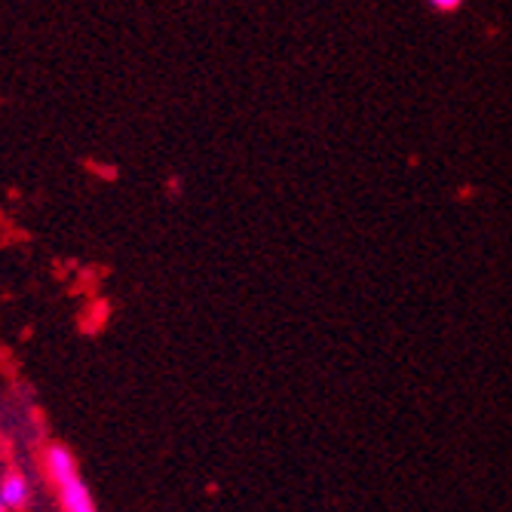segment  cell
I'll use <instances>...</instances> for the list:
<instances>
[{"instance_id":"obj_1","label":"cell","mask_w":512,"mask_h":512,"mask_svg":"<svg viewBox=\"0 0 512 512\" xmlns=\"http://www.w3.org/2000/svg\"><path fill=\"white\" fill-rule=\"evenodd\" d=\"M43 470H46V479H50V485L56 491V500H59L62 512H99L86 479L80 476L77 457H74V451L68 445H59V442L46 445Z\"/></svg>"},{"instance_id":"obj_2","label":"cell","mask_w":512,"mask_h":512,"mask_svg":"<svg viewBox=\"0 0 512 512\" xmlns=\"http://www.w3.org/2000/svg\"><path fill=\"white\" fill-rule=\"evenodd\" d=\"M0 500L7 503L10 512H25L31 506V482L19 470H7L0 476Z\"/></svg>"},{"instance_id":"obj_3","label":"cell","mask_w":512,"mask_h":512,"mask_svg":"<svg viewBox=\"0 0 512 512\" xmlns=\"http://www.w3.org/2000/svg\"><path fill=\"white\" fill-rule=\"evenodd\" d=\"M463 4V0H430V7L433 10H442V13H451V10H457Z\"/></svg>"},{"instance_id":"obj_4","label":"cell","mask_w":512,"mask_h":512,"mask_svg":"<svg viewBox=\"0 0 512 512\" xmlns=\"http://www.w3.org/2000/svg\"><path fill=\"white\" fill-rule=\"evenodd\" d=\"M0 512H10V509H7V503H4V500H0Z\"/></svg>"}]
</instances>
